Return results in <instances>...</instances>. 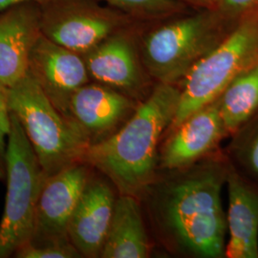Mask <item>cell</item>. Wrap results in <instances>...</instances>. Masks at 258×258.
Listing matches in <instances>:
<instances>
[{
  "label": "cell",
  "instance_id": "1",
  "mask_svg": "<svg viewBox=\"0 0 258 258\" xmlns=\"http://www.w3.org/2000/svg\"><path fill=\"white\" fill-rule=\"evenodd\" d=\"M229 162L216 160L159 184L153 209L161 230L176 249L192 256H225L227 215L221 190Z\"/></svg>",
  "mask_w": 258,
  "mask_h": 258
},
{
  "label": "cell",
  "instance_id": "2",
  "mask_svg": "<svg viewBox=\"0 0 258 258\" xmlns=\"http://www.w3.org/2000/svg\"><path fill=\"white\" fill-rule=\"evenodd\" d=\"M181 90L159 83L116 133L91 144L81 162L100 170L120 194L136 196L154 180L162 134L175 117Z\"/></svg>",
  "mask_w": 258,
  "mask_h": 258
},
{
  "label": "cell",
  "instance_id": "3",
  "mask_svg": "<svg viewBox=\"0 0 258 258\" xmlns=\"http://www.w3.org/2000/svg\"><path fill=\"white\" fill-rule=\"evenodd\" d=\"M8 101L46 177L81 162L90 139L55 107L29 72L8 89Z\"/></svg>",
  "mask_w": 258,
  "mask_h": 258
},
{
  "label": "cell",
  "instance_id": "4",
  "mask_svg": "<svg viewBox=\"0 0 258 258\" xmlns=\"http://www.w3.org/2000/svg\"><path fill=\"white\" fill-rule=\"evenodd\" d=\"M216 8L175 19L153 29L142 41V59L159 83L175 84L231 33Z\"/></svg>",
  "mask_w": 258,
  "mask_h": 258
},
{
  "label": "cell",
  "instance_id": "5",
  "mask_svg": "<svg viewBox=\"0 0 258 258\" xmlns=\"http://www.w3.org/2000/svg\"><path fill=\"white\" fill-rule=\"evenodd\" d=\"M258 63V15L233 28L183 79L172 131L189 115L215 101L239 75Z\"/></svg>",
  "mask_w": 258,
  "mask_h": 258
},
{
  "label": "cell",
  "instance_id": "6",
  "mask_svg": "<svg viewBox=\"0 0 258 258\" xmlns=\"http://www.w3.org/2000/svg\"><path fill=\"white\" fill-rule=\"evenodd\" d=\"M6 150L7 195L0 222V258L14 256L31 241L37 203L47 177L18 117L11 111Z\"/></svg>",
  "mask_w": 258,
  "mask_h": 258
},
{
  "label": "cell",
  "instance_id": "7",
  "mask_svg": "<svg viewBox=\"0 0 258 258\" xmlns=\"http://www.w3.org/2000/svg\"><path fill=\"white\" fill-rule=\"evenodd\" d=\"M135 19L99 0H50L41 6V33L84 55L104 39L132 27Z\"/></svg>",
  "mask_w": 258,
  "mask_h": 258
},
{
  "label": "cell",
  "instance_id": "8",
  "mask_svg": "<svg viewBox=\"0 0 258 258\" xmlns=\"http://www.w3.org/2000/svg\"><path fill=\"white\" fill-rule=\"evenodd\" d=\"M90 178L88 165L79 162L47 177L37 203L33 246L71 243L69 224Z\"/></svg>",
  "mask_w": 258,
  "mask_h": 258
},
{
  "label": "cell",
  "instance_id": "9",
  "mask_svg": "<svg viewBox=\"0 0 258 258\" xmlns=\"http://www.w3.org/2000/svg\"><path fill=\"white\" fill-rule=\"evenodd\" d=\"M28 72L55 107L68 118L72 95L90 82L83 55L55 43L43 34L31 50Z\"/></svg>",
  "mask_w": 258,
  "mask_h": 258
},
{
  "label": "cell",
  "instance_id": "10",
  "mask_svg": "<svg viewBox=\"0 0 258 258\" xmlns=\"http://www.w3.org/2000/svg\"><path fill=\"white\" fill-rule=\"evenodd\" d=\"M41 6L26 2L0 13V86L10 89L28 73L31 50L41 33Z\"/></svg>",
  "mask_w": 258,
  "mask_h": 258
},
{
  "label": "cell",
  "instance_id": "11",
  "mask_svg": "<svg viewBox=\"0 0 258 258\" xmlns=\"http://www.w3.org/2000/svg\"><path fill=\"white\" fill-rule=\"evenodd\" d=\"M171 132L163 148L161 166L169 170L192 166L228 135L218 99L189 115Z\"/></svg>",
  "mask_w": 258,
  "mask_h": 258
},
{
  "label": "cell",
  "instance_id": "12",
  "mask_svg": "<svg viewBox=\"0 0 258 258\" xmlns=\"http://www.w3.org/2000/svg\"><path fill=\"white\" fill-rule=\"evenodd\" d=\"M83 56L89 77L96 83L127 96L145 85L131 28L113 34Z\"/></svg>",
  "mask_w": 258,
  "mask_h": 258
},
{
  "label": "cell",
  "instance_id": "13",
  "mask_svg": "<svg viewBox=\"0 0 258 258\" xmlns=\"http://www.w3.org/2000/svg\"><path fill=\"white\" fill-rule=\"evenodd\" d=\"M116 202L106 181L89 178L69 224L68 235L82 256L101 257Z\"/></svg>",
  "mask_w": 258,
  "mask_h": 258
},
{
  "label": "cell",
  "instance_id": "14",
  "mask_svg": "<svg viewBox=\"0 0 258 258\" xmlns=\"http://www.w3.org/2000/svg\"><path fill=\"white\" fill-rule=\"evenodd\" d=\"M229 194L227 225L228 258H258V184L229 162L226 177Z\"/></svg>",
  "mask_w": 258,
  "mask_h": 258
},
{
  "label": "cell",
  "instance_id": "15",
  "mask_svg": "<svg viewBox=\"0 0 258 258\" xmlns=\"http://www.w3.org/2000/svg\"><path fill=\"white\" fill-rule=\"evenodd\" d=\"M134 111L129 96L101 83H86L72 95L69 117L92 139L108 137ZM105 137V138H106Z\"/></svg>",
  "mask_w": 258,
  "mask_h": 258
},
{
  "label": "cell",
  "instance_id": "16",
  "mask_svg": "<svg viewBox=\"0 0 258 258\" xmlns=\"http://www.w3.org/2000/svg\"><path fill=\"white\" fill-rule=\"evenodd\" d=\"M149 250L150 245L136 196L120 194L116 198L101 257L146 258Z\"/></svg>",
  "mask_w": 258,
  "mask_h": 258
},
{
  "label": "cell",
  "instance_id": "17",
  "mask_svg": "<svg viewBox=\"0 0 258 258\" xmlns=\"http://www.w3.org/2000/svg\"><path fill=\"white\" fill-rule=\"evenodd\" d=\"M217 99L226 131L234 135L258 112V63L235 78Z\"/></svg>",
  "mask_w": 258,
  "mask_h": 258
},
{
  "label": "cell",
  "instance_id": "18",
  "mask_svg": "<svg viewBox=\"0 0 258 258\" xmlns=\"http://www.w3.org/2000/svg\"><path fill=\"white\" fill-rule=\"evenodd\" d=\"M233 166L258 184V112L234 134Z\"/></svg>",
  "mask_w": 258,
  "mask_h": 258
},
{
  "label": "cell",
  "instance_id": "19",
  "mask_svg": "<svg viewBox=\"0 0 258 258\" xmlns=\"http://www.w3.org/2000/svg\"><path fill=\"white\" fill-rule=\"evenodd\" d=\"M134 19H163L183 13L179 0H99Z\"/></svg>",
  "mask_w": 258,
  "mask_h": 258
},
{
  "label": "cell",
  "instance_id": "20",
  "mask_svg": "<svg viewBox=\"0 0 258 258\" xmlns=\"http://www.w3.org/2000/svg\"><path fill=\"white\" fill-rule=\"evenodd\" d=\"M17 258H75L82 257L72 243L61 245L33 246L27 244L15 253Z\"/></svg>",
  "mask_w": 258,
  "mask_h": 258
},
{
  "label": "cell",
  "instance_id": "21",
  "mask_svg": "<svg viewBox=\"0 0 258 258\" xmlns=\"http://www.w3.org/2000/svg\"><path fill=\"white\" fill-rule=\"evenodd\" d=\"M12 130L8 89L0 86V179L6 174V150Z\"/></svg>",
  "mask_w": 258,
  "mask_h": 258
},
{
  "label": "cell",
  "instance_id": "22",
  "mask_svg": "<svg viewBox=\"0 0 258 258\" xmlns=\"http://www.w3.org/2000/svg\"><path fill=\"white\" fill-rule=\"evenodd\" d=\"M258 5V0H220L216 9L226 18L231 19Z\"/></svg>",
  "mask_w": 258,
  "mask_h": 258
},
{
  "label": "cell",
  "instance_id": "23",
  "mask_svg": "<svg viewBox=\"0 0 258 258\" xmlns=\"http://www.w3.org/2000/svg\"><path fill=\"white\" fill-rule=\"evenodd\" d=\"M48 1L50 0H0V13L5 10L9 9L11 7H14L16 5H19L22 3H26V2H36L40 6H42L46 4Z\"/></svg>",
  "mask_w": 258,
  "mask_h": 258
},
{
  "label": "cell",
  "instance_id": "24",
  "mask_svg": "<svg viewBox=\"0 0 258 258\" xmlns=\"http://www.w3.org/2000/svg\"><path fill=\"white\" fill-rule=\"evenodd\" d=\"M191 1H196V2H199V3H208V4L214 3V4L217 5L220 0H191Z\"/></svg>",
  "mask_w": 258,
  "mask_h": 258
}]
</instances>
